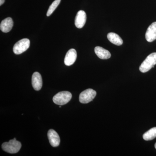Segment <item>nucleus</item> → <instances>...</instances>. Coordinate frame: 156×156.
Returning <instances> with one entry per match:
<instances>
[{
  "label": "nucleus",
  "mask_w": 156,
  "mask_h": 156,
  "mask_svg": "<svg viewBox=\"0 0 156 156\" xmlns=\"http://www.w3.org/2000/svg\"><path fill=\"white\" fill-rule=\"evenodd\" d=\"M107 38L110 42L117 46H121L123 44V41L121 37L115 33H109L108 34Z\"/></svg>",
  "instance_id": "obj_13"
},
{
  "label": "nucleus",
  "mask_w": 156,
  "mask_h": 156,
  "mask_svg": "<svg viewBox=\"0 0 156 156\" xmlns=\"http://www.w3.org/2000/svg\"><path fill=\"white\" fill-rule=\"evenodd\" d=\"M30 46V41L28 39L24 38L18 41L13 47V52L15 54L19 55L26 51Z\"/></svg>",
  "instance_id": "obj_4"
},
{
  "label": "nucleus",
  "mask_w": 156,
  "mask_h": 156,
  "mask_svg": "<svg viewBox=\"0 0 156 156\" xmlns=\"http://www.w3.org/2000/svg\"><path fill=\"white\" fill-rule=\"evenodd\" d=\"M156 137V127L151 128L143 135V138L145 140H152Z\"/></svg>",
  "instance_id": "obj_14"
},
{
  "label": "nucleus",
  "mask_w": 156,
  "mask_h": 156,
  "mask_svg": "<svg viewBox=\"0 0 156 156\" xmlns=\"http://www.w3.org/2000/svg\"><path fill=\"white\" fill-rule=\"evenodd\" d=\"M60 2H61V0H55L53 2L48 9L47 14V16L48 17L50 16L52 14V13L55 11V9L58 7V5L60 4Z\"/></svg>",
  "instance_id": "obj_15"
},
{
  "label": "nucleus",
  "mask_w": 156,
  "mask_h": 156,
  "mask_svg": "<svg viewBox=\"0 0 156 156\" xmlns=\"http://www.w3.org/2000/svg\"><path fill=\"white\" fill-rule=\"evenodd\" d=\"M32 85L34 89L36 91H39L41 89L43 86V80L40 73H34L32 77Z\"/></svg>",
  "instance_id": "obj_8"
},
{
  "label": "nucleus",
  "mask_w": 156,
  "mask_h": 156,
  "mask_svg": "<svg viewBox=\"0 0 156 156\" xmlns=\"http://www.w3.org/2000/svg\"><path fill=\"white\" fill-rule=\"evenodd\" d=\"M72 95L68 91H62L58 92L53 98L54 103L59 105H63L69 102L71 99Z\"/></svg>",
  "instance_id": "obj_3"
},
{
  "label": "nucleus",
  "mask_w": 156,
  "mask_h": 156,
  "mask_svg": "<svg viewBox=\"0 0 156 156\" xmlns=\"http://www.w3.org/2000/svg\"><path fill=\"white\" fill-rule=\"evenodd\" d=\"M14 25V22L12 18L8 17L3 20L0 24L1 30L4 33H8L12 29Z\"/></svg>",
  "instance_id": "obj_11"
},
{
  "label": "nucleus",
  "mask_w": 156,
  "mask_h": 156,
  "mask_svg": "<svg viewBox=\"0 0 156 156\" xmlns=\"http://www.w3.org/2000/svg\"><path fill=\"white\" fill-rule=\"evenodd\" d=\"M77 58V52L74 49H70L66 53L64 58L65 64L67 66L72 65Z\"/></svg>",
  "instance_id": "obj_9"
},
{
  "label": "nucleus",
  "mask_w": 156,
  "mask_h": 156,
  "mask_svg": "<svg viewBox=\"0 0 156 156\" xmlns=\"http://www.w3.org/2000/svg\"><path fill=\"white\" fill-rule=\"evenodd\" d=\"M59 108H61V105H60V106H59Z\"/></svg>",
  "instance_id": "obj_18"
},
{
  "label": "nucleus",
  "mask_w": 156,
  "mask_h": 156,
  "mask_svg": "<svg viewBox=\"0 0 156 156\" xmlns=\"http://www.w3.org/2000/svg\"><path fill=\"white\" fill-rule=\"evenodd\" d=\"M155 147L156 149V143H155Z\"/></svg>",
  "instance_id": "obj_17"
},
{
  "label": "nucleus",
  "mask_w": 156,
  "mask_h": 156,
  "mask_svg": "<svg viewBox=\"0 0 156 156\" xmlns=\"http://www.w3.org/2000/svg\"><path fill=\"white\" fill-rule=\"evenodd\" d=\"M147 41L152 42L156 40V22L153 23L148 27L145 34Z\"/></svg>",
  "instance_id": "obj_10"
},
{
  "label": "nucleus",
  "mask_w": 156,
  "mask_h": 156,
  "mask_svg": "<svg viewBox=\"0 0 156 156\" xmlns=\"http://www.w3.org/2000/svg\"><path fill=\"white\" fill-rule=\"evenodd\" d=\"M21 147V144L16 140V138L11 140L9 142H5L2 144V148L6 152L10 154L17 153Z\"/></svg>",
  "instance_id": "obj_1"
},
{
  "label": "nucleus",
  "mask_w": 156,
  "mask_h": 156,
  "mask_svg": "<svg viewBox=\"0 0 156 156\" xmlns=\"http://www.w3.org/2000/svg\"><path fill=\"white\" fill-rule=\"evenodd\" d=\"M96 95V92L91 89H86L81 92L79 97V100L81 103L87 104L92 101Z\"/></svg>",
  "instance_id": "obj_5"
},
{
  "label": "nucleus",
  "mask_w": 156,
  "mask_h": 156,
  "mask_svg": "<svg viewBox=\"0 0 156 156\" xmlns=\"http://www.w3.org/2000/svg\"><path fill=\"white\" fill-rule=\"evenodd\" d=\"M95 54L98 58L102 59H107L110 58L111 54L108 50L100 47H96L95 48Z\"/></svg>",
  "instance_id": "obj_12"
},
{
  "label": "nucleus",
  "mask_w": 156,
  "mask_h": 156,
  "mask_svg": "<svg viewBox=\"0 0 156 156\" xmlns=\"http://www.w3.org/2000/svg\"><path fill=\"white\" fill-rule=\"evenodd\" d=\"M5 2V0H0V5L2 6Z\"/></svg>",
  "instance_id": "obj_16"
},
{
  "label": "nucleus",
  "mask_w": 156,
  "mask_h": 156,
  "mask_svg": "<svg viewBox=\"0 0 156 156\" xmlns=\"http://www.w3.org/2000/svg\"><path fill=\"white\" fill-rule=\"evenodd\" d=\"M156 64V53H151L140 65L139 70L141 72L144 73L149 71Z\"/></svg>",
  "instance_id": "obj_2"
},
{
  "label": "nucleus",
  "mask_w": 156,
  "mask_h": 156,
  "mask_svg": "<svg viewBox=\"0 0 156 156\" xmlns=\"http://www.w3.org/2000/svg\"><path fill=\"white\" fill-rule=\"evenodd\" d=\"M48 137L50 144L53 147H57L60 144V139L58 133L53 129L48 132Z\"/></svg>",
  "instance_id": "obj_6"
},
{
  "label": "nucleus",
  "mask_w": 156,
  "mask_h": 156,
  "mask_svg": "<svg viewBox=\"0 0 156 156\" xmlns=\"http://www.w3.org/2000/svg\"><path fill=\"white\" fill-rule=\"evenodd\" d=\"M87 21V14L83 11H80L77 13L75 20V24L78 28H82L83 27Z\"/></svg>",
  "instance_id": "obj_7"
}]
</instances>
